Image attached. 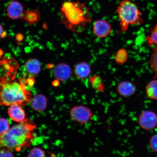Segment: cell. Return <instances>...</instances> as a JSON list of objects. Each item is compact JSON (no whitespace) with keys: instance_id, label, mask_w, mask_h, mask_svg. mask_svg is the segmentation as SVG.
Here are the masks:
<instances>
[{"instance_id":"6da1fadb","label":"cell","mask_w":157,"mask_h":157,"mask_svg":"<svg viewBox=\"0 0 157 157\" xmlns=\"http://www.w3.org/2000/svg\"><path fill=\"white\" fill-rule=\"evenodd\" d=\"M62 22L75 33H81L92 21L91 14L86 3L79 1H66L60 9Z\"/></svg>"},{"instance_id":"7a4b0ae2","label":"cell","mask_w":157,"mask_h":157,"mask_svg":"<svg viewBox=\"0 0 157 157\" xmlns=\"http://www.w3.org/2000/svg\"><path fill=\"white\" fill-rule=\"evenodd\" d=\"M36 125L30 119H25L0 136V146L16 151L29 147L34 139L33 131Z\"/></svg>"},{"instance_id":"3957f363","label":"cell","mask_w":157,"mask_h":157,"mask_svg":"<svg viewBox=\"0 0 157 157\" xmlns=\"http://www.w3.org/2000/svg\"><path fill=\"white\" fill-rule=\"evenodd\" d=\"M31 96L25 84L21 83L2 81L0 84V105L2 106L14 104L25 105L31 101Z\"/></svg>"},{"instance_id":"277c9868","label":"cell","mask_w":157,"mask_h":157,"mask_svg":"<svg viewBox=\"0 0 157 157\" xmlns=\"http://www.w3.org/2000/svg\"><path fill=\"white\" fill-rule=\"evenodd\" d=\"M116 11L122 32L126 31L129 25H141L143 22L142 13L137 5L130 0L121 1Z\"/></svg>"},{"instance_id":"5b68a950","label":"cell","mask_w":157,"mask_h":157,"mask_svg":"<svg viewBox=\"0 0 157 157\" xmlns=\"http://www.w3.org/2000/svg\"><path fill=\"white\" fill-rule=\"evenodd\" d=\"M70 114L72 121L81 124H87L94 116L90 108L82 105L72 107L70 109Z\"/></svg>"},{"instance_id":"8992f818","label":"cell","mask_w":157,"mask_h":157,"mask_svg":"<svg viewBox=\"0 0 157 157\" xmlns=\"http://www.w3.org/2000/svg\"><path fill=\"white\" fill-rule=\"evenodd\" d=\"M138 123L139 126L144 130H152L157 125V115L151 111H143L139 115Z\"/></svg>"},{"instance_id":"52a82bcc","label":"cell","mask_w":157,"mask_h":157,"mask_svg":"<svg viewBox=\"0 0 157 157\" xmlns=\"http://www.w3.org/2000/svg\"><path fill=\"white\" fill-rule=\"evenodd\" d=\"M93 30L94 34L98 38H105L111 32V25L106 21L98 20L94 23Z\"/></svg>"},{"instance_id":"ba28073f","label":"cell","mask_w":157,"mask_h":157,"mask_svg":"<svg viewBox=\"0 0 157 157\" xmlns=\"http://www.w3.org/2000/svg\"><path fill=\"white\" fill-rule=\"evenodd\" d=\"M117 90L121 97L128 98L131 97L136 93V87L132 82L123 81L118 84Z\"/></svg>"},{"instance_id":"9c48e42d","label":"cell","mask_w":157,"mask_h":157,"mask_svg":"<svg viewBox=\"0 0 157 157\" xmlns=\"http://www.w3.org/2000/svg\"><path fill=\"white\" fill-rule=\"evenodd\" d=\"M71 73V69L70 66L64 63L57 65L54 70L55 77L60 81H65L69 79Z\"/></svg>"},{"instance_id":"30bf717a","label":"cell","mask_w":157,"mask_h":157,"mask_svg":"<svg viewBox=\"0 0 157 157\" xmlns=\"http://www.w3.org/2000/svg\"><path fill=\"white\" fill-rule=\"evenodd\" d=\"M8 111L9 117L15 122L21 123L25 119V113L21 106L14 104L10 106Z\"/></svg>"},{"instance_id":"8fae6325","label":"cell","mask_w":157,"mask_h":157,"mask_svg":"<svg viewBox=\"0 0 157 157\" xmlns=\"http://www.w3.org/2000/svg\"><path fill=\"white\" fill-rule=\"evenodd\" d=\"M75 75L79 79L87 78L91 74V69L87 62L82 61L78 63L74 69Z\"/></svg>"},{"instance_id":"7c38bea8","label":"cell","mask_w":157,"mask_h":157,"mask_svg":"<svg viewBox=\"0 0 157 157\" xmlns=\"http://www.w3.org/2000/svg\"><path fill=\"white\" fill-rule=\"evenodd\" d=\"M24 9L21 4L17 1L11 2L7 8V15L10 18L16 19L21 17L23 14Z\"/></svg>"},{"instance_id":"4fadbf2b","label":"cell","mask_w":157,"mask_h":157,"mask_svg":"<svg viewBox=\"0 0 157 157\" xmlns=\"http://www.w3.org/2000/svg\"><path fill=\"white\" fill-rule=\"evenodd\" d=\"M31 105L34 110L38 112L42 111L46 109L48 101L44 95L39 94L31 99Z\"/></svg>"},{"instance_id":"5bb4252c","label":"cell","mask_w":157,"mask_h":157,"mask_svg":"<svg viewBox=\"0 0 157 157\" xmlns=\"http://www.w3.org/2000/svg\"><path fill=\"white\" fill-rule=\"evenodd\" d=\"M27 71L29 73L36 75L40 71V62L36 59H30L27 61L25 64Z\"/></svg>"},{"instance_id":"9a60e30c","label":"cell","mask_w":157,"mask_h":157,"mask_svg":"<svg viewBox=\"0 0 157 157\" xmlns=\"http://www.w3.org/2000/svg\"><path fill=\"white\" fill-rule=\"evenodd\" d=\"M147 97L152 100H157V79L155 78L147 84L145 88Z\"/></svg>"},{"instance_id":"2e32d148","label":"cell","mask_w":157,"mask_h":157,"mask_svg":"<svg viewBox=\"0 0 157 157\" xmlns=\"http://www.w3.org/2000/svg\"><path fill=\"white\" fill-rule=\"evenodd\" d=\"M90 81L92 88L96 91L102 92L105 90L102 79L100 76H92L90 78Z\"/></svg>"},{"instance_id":"e0dca14e","label":"cell","mask_w":157,"mask_h":157,"mask_svg":"<svg viewBox=\"0 0 157 157\" xmlns=\"http://www.w3.org/2000/svg\"><path fill=\"white\" fill-rule=\"evenodd\" d=\"M154 78H157V47L153 49L148 62Z\"/></svg>"},{"instance_id":"ac0fdd59","label":"cell","mask_w":157,"mask_h":157,"mask_svg":"<svg viewBox=\"0 0 157 157\" xmlns=\"http://www.w3.org/2000/svg\"><path fill=\"white\" fill-rule=\"evenodd\" d=\"M128 59V54L126 49L123 48L119 49L116 54L115 59L118 64H124L127 62Z\"/></svg>"},{"instance_id":"d6986e66","label":"cell","mask_w":157,"mask_h":157,"mask_svg":"<svg viewBox=\"0 0 157 157\" xmlns=\"http://www.w3.org/2000/svg\"><path fill=\"white\" fill-rule=\"evenodd\" d=\"M150 34L146 38L149 46H157V29L155 27L151 30Z\"/></svg>"},{"instance_id":"ffe728a7","label":"cell","mask_w":157,"mask_h":157,"mask_svg":"<svg viewBox=\"0 0 157 157\" xmlns=\"http://www.w3.org/2000/svg\"><path fill=\"white\" fill-rule=\"evenodd\" d=\"M10 124L5 119L0 118V136L5 134L10 129Z\"/></svg>"},{"instance_id":"44dd1931","label":"cell","mask_w":157,"mask_h":157,"mask_svg":"<svg viewBox=\"0 0 157 157\" xmlns=\"http://www.w3.org/2000/svg\"><path fill=\"white\" fill-rule=\"evenodd\" d=\"M28 157H46V155L42 149L39 148H35L31 150Z\"/></svg>"},{"instance_id":"7402d4cb","label":"cell","mask_w":157,"mask_h":157,"mask_svg":"<svg viewBox=\"0 0 157 157\" xmlns=\"http://www.w3.org/2000/svg\"><path fill=\"white\" fill-rule=\"evenodd\" d=\"M150 148L154 152L157 153V133L153 135L149 141Z\"/></svg>"},{"instance_id":"603a6c76","label":"cell","mask_w":157,"mask_h":157,"mask_svg":"<svg viewBox=\"0 0 157 157\" xmlns=\"http://www.w3.org/2000/svg\"><path fill=\"white\" fill-rule=\"evenodd\" d=\"M0 157H14L9 149L3 148L0 149Z\"/></svg>"},{"instance_id":"cb8c5ba5","label":"cell","mask_w":157,"mask_h":157,"mask_svg":"<svg viewBox=\"0 0 157 157\" xmlns=\"http://www.w3.org/2000/svg\"><path fill=\"white\" fill-rule=\"evenodd\" d=\"M25 19L30 22H34L37 19L36 14L35 13L29 12L27 13L25 15Z\"/></svg>"},{"instance_id":"d4e9b609","label":"cell","mask_w":157,"mask_h":157,"mask_svg":"<svg viewBox=\"0 0 157 157\" xmlns=\"http://www.w3.org/2000/svg\"><path fill=\"white\" fill-rule=\"evenodd\" d=\"M34 80L33 78H29L27 80V83L31 86H32L34 84Z\"/></svg>"},{"instance_id":"484cf974","label":"cell","mask_w":157,"mask_h":157,"mask_svg":"<svg viewBox=\"0 0 157 157\" xmlns=\"http://www.w3.org/2000/svg\"><path fill=\"white\" fill-rule=\"evenodd\" d=\"M52 84L53 86H54L55 87H57L59 84V80L56 79L53 82Z\"/></svg>"},{"instance_id":"4316f807","label":"cell","mask_w":157,"mask_h":157,"mask_svg":"<svg viewBox=\"0 0 157 157\" xmlns=\"http://www.w3.org/2000/svg\"><path fill=\"white\" fill-rule=\"evenodd\" d=\"M3 33V29L2 27L0 25V36L2 35Z\"/></svg>"}]
</instances>
